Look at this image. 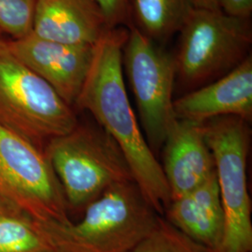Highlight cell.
Listing matches in <instances>:
<instances>
[{"mask_svg": "<svg viewBox=\"0 0 252 252\" xmlns=\"http://www.w3.org/2000/svg\"><path fill=\"white\" fill-rule=\"evenodd\" d=\"M130 252H210L159 216L152 232Z\"/></svg>", "mask_w": 252, "mask_h": 252, "instance_id": "2e32d148", "label": "cell"}, {"mask_svg": "<svg viewBox=\"0 0 252 252\" xmlns=\"http://www.w3.org/2000/svg\"><path fill=\"white\" fill-rule=\"evenodd\" d=\"M163 214L182 234L209 252H216L224 231V211L216 171L196 188L171 200Z\"/></svg>", "mask_w": 252, "mask_h": 252, "instance_id": "4fadbf2b", "label": "cell"}, {"mask_svg": "<svg viewBox=\"0 0 252 252\" xmlns=\"http://www.w3.org/2000/svg\"><path fill=\"white\" fill-rule=\"evenodd\" d=\"M162 146V172L171 200L196 188L215 170L204 123L178 120Z\"/></svg>", "mask_w": 252, "mask_h": 252, "instance_id": "8fae6325", "label": "cell"}, {"mask_svg": "<svg viewBox=\"0 0 252 252\" xmlns=\"http://www.w3.org/2000/svg\"><path fill=\"white\" fill-rule=\"evenodd\" d=\"M158 218L135 181H128L93 201L78 221L37 223L53 252H130Z\"/></svg>", "mask_w": 252, "mask_h": 252, "instance_id": "7a4b0ae2", "label": "cell"}, {"mask_svg": "<svg viewBox=\"0 0 252 252\" xmlns=\"http://www.w3.org/2000/svg\"><path fill=\"white\" fill-rule=\"evenodd\" d=\"M128 28H109L94 46L90 69L74 108L86 110L124 153L137 187L162 215L171 202L162 165L148 144L127 94L123 48Z\"/></svg>", "mask_w": 252, "mask_h": 252, "instance_id": "6da1fadb", "label": "cell"}, {"mask_svg": "<svg viewBox=\"0 0 252 252\" xmlns=\"http://www.w3.org/2000/svg\"><path fill=\"white\" fill-rule=\"evenodd\" d=\"M194 9H220V0H190Z\"/></svg>", "mask_w": 252, "mask_h": 252, "instance_id": "ffe728a7", "label": "cell"}, {"mask_svg": "<svg viewBox=\"0 0 252 252\" xmlns=\"http://www.w3.org/2000/svg\"><path fill=\"white\" fill-rule=\"evenodd\" d=\"M43 151L68 210L83 211L113 186L134 181L122 150L97 124L78 123L70 132L50 139Z\"/></svg>", "mask_w": 252, "mask_h": 252, "instance_id": "3957f363", "label": "cell"}, {"mask_svg": "<svg viewBox=\"0 0 252 252\" xmlns=\"http://www.w3.org/2000/svg\"><path fill=\"white\" fill-rule=\"evenodd\" d=\"M126 7L129 27L162 46L180 32L193 9L190 0H126Z\"/></svg>", "mask_w": 252, "mask_h": 252, "instance_id": "5bb4252c", "label": "cell"}, {"mask_svg": "<svg viewBox=\"0 0 252 252\" xmlns=\"http://www.w3.org/2000/svg\"><path fill=\"white\" fill-rule=\"evenodd\" d=\"M36 0H0V30L20 39L32 33Z\"/></svg>", "mask_w": 252, "mask_h": 252, "instance_id": "e0dca14e", "label": "cell"}, {"mask_svg": "<svg viewBox=\"0 0 252 252\" xmlns=\"http://www.w3.org/2000/svg\"><path fill=\"white\" fill-rule=\"evenodd\" d=\"M204 129L224 211L223 235L215 252H252V201L247 179L249 123L232 116L215 118L205 122Z\"/></svg>", "mask_w": 252, "mask_h": 252, "instance_id": "8992f818", "label": "cell"}, {"mask_svg": "<svg viewBox=\"0 0 252 252\" xmlns=\"http://www.w3.org/2000/svg\"><path fill=\"white\" fill-rule=\"evenodd\" d=\"M128 30L123 48V67L135 97L145 138L152 150L158 149L178 121L174 111V58L165 46L147 38L133 27Z\"/></svg>", "mask_w": 252, "mask_h": 252, "instance_id": "ba28073f", "label": "cell"}, {"mask_svg": "<svg viewBox=\"0 0 252 252\" xmlns=\"http://www.w3.org/2000/svg\"><path fill=\"white\" fill-rule=\"evenodd\" d=\"M102 9L109 28L129 27L126 0H95Z\"/></svg>", "mask_w": 252, "mask_h": 252, "instance_id": "ac0fdd59", "label": "cell"}, {"mask_svg": "<svg viewBox=\"0 0 252 252\" xmlns=\"http://www.w3.org/2000/svg\"><path fill=\"white\" fill-rule=\"evenodd\" d=\"M6 43L11 54L74 108L90 69L94 46L58 43L32 33L20 39H6Z\"/></svg>", "mask_w": 252, "mask_h": 252, "instance_id": "9c48e42d", "label": "cell"}, {"mask_svg": "<svg viewBox=\"0 0 252 252\" xmlns=\"http://www.w3.org/2000/svg\"><path fill=\"white\" fill-rule=\"evenodd\" d=\"M0 198L36 220H70L61 185L42 148L0 125Z\"/></svg>", "mask_w": 252, "mask_h": 252, "instance_id": "52a82bcc", "label": "cell"}, {"mask_svg": "<svg viewBox=\"0 0 252 252\" xmlns=\"http://www.w3.org/2000/svg\"><path fill=\"white\" fill-rule=\"evenodd\" d=\"M0 252H53L37 220L0 198Z\"/></svg>", "mask_w": 252, "mask_h": 252, "instance_id": "9a60e30c", "label": "cell"}, {"mask_svg": "<svg viewBox=\"0 0 252 252\" xmlns=\"http://www.w3.org/2000/svg\"><path fill=\"white\" fill-rule=\"evenodd\" d=\"M172 53L176 81L195 90L233 70L251 55V19H238L220 9H192L178 33Z\"/></svg>", "mask_w": 252, "mask_h": 252, "instance_id": "277c9868", "label": "cell"}, {"mask_svg": "<svg viewBox=\"0 0 252 252\" xmlns=\"http://www.w3.org/2000/svg\"><path fill=\"white\" fill-rule=\"evenodd\" d=\"M220 9L228 16L249 20L252 15V0H220Z\"/></svg>", "mask_w": 252, "mask_h": 252, "instance_id": "d6986e66", "label": "cell"}, {"mask_svg": "<svg viewBox=\"0 0 252 252\" xmlns=\"http://www.w3.org/2000/svg\"><path fill=\"white\" fill-rule=\"evenodd\" d=\"M178 120L205 123L220 117L252 119V57L233 70L174 101Z\"/></svg>", "mask_w": 252, "mask_h": 252, "instance_id": "30bf717a", "label": "cell"}, {"mask_svg": "<svg viewBox=\"0 0 252 252\" xmlns=\"http://www.w3.org/2000/svg\"><path fill=\"white\" fill-rule=\"evenodd\" d=\"M78 123L75 108L11 54L6 39H0V125L42 148Z\"/></svg>", "mask_w": 252, "mask_h": 252, "instance_id": "5b68a950", "label": "cell"}, {"mask_svg": "<svg viewBox=\"0 0 252 252\" xmlns=\"http://www.w3.org/2000/svg\"><path fill=\"white\" fill-rule=\"evenodd\" d=\"M3 35H4V34H3V32L0 30V39H2V38H3Z\"/></svg>", "mask_w": 252, "mask_h": 252, "instance_id": "44dd1931", "label": "cell"}, {"mask_svg": "<svg viewBox=\"0 0 252 252\" xmlns=\"http://www.w3.org/2000/svg\"><path fill=\"white\" fill-rule=\"evenodd\" d=\"M109 29L95 0H36L32 34L68 45L95 46Z\"/></svg>", "mask_w": 252, "mask_h": 252, "instance_id": "7c38bea8", "label": "cell"}]
</instances>
